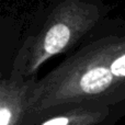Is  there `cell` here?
<instances>
[{"instance_id": "obj_1", "label": "cell", "mask_w": 125, "mask_h": 125, "mask_svg": "<svg viewBox=\"0 0 125 125\" xmlns=\"http://www.w3.org/2000/svg\"><path fill=\"white\" fill-rule=\"evenodd\" d=\"M76 105L103 106L125 115V18L109 17L37 80L25 125Z\"/></svg>"}, {"instance_id": "obj_2", "label": "cell", "mask_w": 125, "mask_h": 125, "mask_svg": "<svg viewBox=\"0 0 125 125\" xmlns=\"http://www.w3.org/2000/svg\"><path fill=\"white\" fill-rule=\"evenodd\" d=\"M104 0H50L33 15L18 46L8 75L39 79L41 67L53 57H66L110 15Z\"/></svg>"}, {"instance_id": "obj_3", "label": "cell", "mask_w": 125, "mask_h": 125, "mask_svg": "<svg viewBox=\"0 0 125 125\" xmlns=\"http://www.w3.org/2000/svg\"><path fill=\"white\" fill-rule=\"evenodd\" d=\"M39 79L24 80L10 76H1L0 125L26 124L31 97Z\"/></svg>"}, {"instance_id": "obj_4", "label": "cell", "mask_w": 125, "mask_h": 125, "mask_svg": "<svg viewBox=\"0 0 125 125\" xmlns=\"http://www.w3.org/2000/svg\"><path fill=\"white\" fill-rule=\"evenodd\" d=\"M121 117L109 108L76 105L56 111L34 125H114Z\"/></svg>"}]
</instances>
